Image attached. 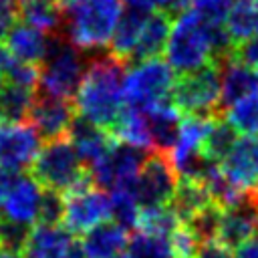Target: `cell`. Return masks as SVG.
Instances as JSON below:
<instances>
[{
    "mask_svg": "<svg viewBox=\"0 0 258 258\" xmlns=\"http://www.w3.org/2000/svg\"><path fill=\"white\" fill-rule=\"evenodd\" d=\"M234 44L224 26L206 24L194 10L183 12L171 24L165 44V60L177 75L194 73L210 62L232 56Z\"/></svg>",
    "mask_w": 258,
    "mask_h": 258,
    "instance_id": "obj_1",
    "label": "cell"
},
{
    "mask_svg": "<svg viewBox=\"0 0 258 258\" xmlns=\"http://www.w3.org/2000/svg\"><path fill=\"white\" fill-rule=\"evenodd\" d=\"M125 64L127 62L111 52L89 62L73 101L79 117L113 131L119 115L125 109Z\"/></svg>",
    "mask_w": 258,
    "mask_h": 258,
    "instance_id": "obj_2",
    "label": "cell"
},
{
    "mask_svg": "<svg viewBox=\"0 0 258 258\" xmlns=\"http://www.w3.org/2000/svg\"><path fill=\"white\" fill-rule=\"evenodd\" d=\"M123 8V0L79 2L73 10H69L67 38L81 50H99L109 46Z\"/></svg>",
    "mask_w": 258,
    "mask_h": 258,
    "instance_id": "obj_3",
    "label": "cell"
},
{
    "mask_svg": "<svg viewBox=\"0 0 258 258\" xmlns=\"http://www.w3.org/2000/svg\"><path fill=\"white\" fill-rule=\"evenodd\" d=\"M30 169L44 189H52L62 196L85 183H91L89 169L79 157L69 137L48 141L40 149Z\"/></svg>",
    "mask_w": 258,
    "mask_h": 258,
    "instance_id": "obj_4",
    "label": "cell"
},
{
    "mask_svg": "<svg viewBox=\"0 0 258 258\" xmlns=\"http://www.w3.org/2000/svg\"><path fill=\"white\" fill-rule=\"evenodd\" d=\"M87 62L83 50L77 48L67 36H50L48 50L40 62V89L44 95L71 99L75 97L85 73Z\"/></svg>",
    "mask_w": 258,
    "mask_h": 258,
    "instance_id": "obj_5",
    "label": "cell"
},
{
    "mask_svg": "<svg viewBox=\"0 0 258 258\" xmlns=\"http://www.w3.org/2000/svg\"><path fill=\"white\" fill-rule=\"evenodd\" d=\"M175 87V71L161 58H147L133 62L125 73V107L153 109L171 99Z\"/></svg>",
    "mask_w": 258,
    "mask_h": 258,
    "instance_id": "obj_6",
    "label": "cell"
},
{
    "mask_svg": "<svg viewBox=\"0 0 258 258\" xmlns=\"http://www.w3.org/2000/svg\"><path fill=\"white\" fill-rule=\"evenodd\" d=\"M171 103L183 115H218L222 111V64L210 62L175 81Z\"/></svg>",
    "mask_w": 258,
    "mask_h": 258,
    "instance_id": "obj_7",
    "label": "cell"
},
{
    "mask_svg": "<svg viewBox=\"0 0 258 258\" xmlns=\"http://www.w3.org/2000/svg\"><path fill=\"white\" fill-rule=\"evenodd\" d=\"M111 218H113L111 196L103 187H97L93 181L64 196L62 226L71 234L85 236L89 230L109 222Z\"/></svg>",
    "mask_w": 258,
    "mask_h": 258,
    "instance_id": "obj_8",
    "label": "cell"
},
{
    "mask_svg": "<svg viewBox=\"0 0 258 258\" xmlns=\"http://www.w3.org/2000/svg\"><path fill=\"white\" fill-rule=\"evenodd\" d=\"M145 159H147L145 151L133 145H127L123 141H115V145L107 151V155L87 169H89L91 181L97 187L111 191L115 187L135 183Z\"/></svg>",
    "mask_w": 258,
    "mask_h": 258,
    "instance_id": "obj_9",
    "label": "cell"
},
{
    "mask_svg": "<svg viewBox=\"0 0 258 258\" xmlns=\"http://www.w3.org/2000/svg\"><path fill=\"white\" fill-rule=\"evenodd\" d=\"M42 196H44V187L38 183V179L32 173L30 175L8 173L0 218L24 228L36 226L40 218Z\"/></svg>",
    "mask_w": 258,
    "mask_h": 258,
    "instance_id": "obj_10",
    "label": "cell"
},
{
    "mask_svg": "<svg viewBox=\"0 0 258 258\" xmlns=\"http://www.w3.org/2000/svg\"><path fill=\"white\" fill-rule=\"evenodd\" d=\"M179 177L165 153L153 151L147 155L135 183V196L141 204V208L147 206H171L175 189H177Z\"/></svg>",
    "mask_w": 258,
    "mask_h": 258,
    "instance_id": "obj_11",
    "label": "cell"
},
{
    "mask_svg": "<svg viewBox=\"0 0 258 258\" xmlns=\"http://www.w3.org/2000/svg\"><path fill=\"white\" fill-rule=\"evenodd\" d=\"M40 133L30 123L0 121V169L6 173H22L32 167L40 153Z\"/></svg>",
    "mask_w": 258,
    "mask_h": 258,
    "instance_id": "obj_12",
    "label": "cell"
},
{
    "mask_svg": "<svg viewBox=\"0 0 258 258\" xmlns=\"http://www.w3.org/2000/svg\"><path fill=\"white\" fill-rule=\"evenodd\" d=\"M22 254L24 258H85L81 242H77L75 234L60 224L32 226Z\"/></svg>",
    "mask_w": 258,
    "mask_h": 258,
    "instance_id": "obj_13",
    "label": "cell"
},
{
    "mask_svg": "<svg viewBox=\"0 0 258 258\" xmlns=\"http://www.w3.org/2000/svg\"><path fill=\"white\" fill-rule=\"evenodd\" d=\"M220 169L236 187L254 194L258 189V135H240Z\"/></svg>",
    "mask_w": 258,
    "mask_h": 258,
    "instance_id": "obj_14",
    "label": "cell"
},
{
    "mask_svg": "<svg viewBox=\"0 0 258 258\" xmlns=\"http://www.w3.org/2000/svg\"><path fill=\"white\" fill-rule=\"evenodd\" d=\"M75 115H77L75 103H71L69 99H60V97L42 93L34 99L28 119L34 125V129L40 133V137L52 141V139H60V137L69 135V131L77 119Z\"/></svg>",
    "mask_w": 258,
    "mask_h": 258,
    "instance_id": "obj_15",
    "label": "cell"
},
{
    "mask_svg": "<svg viewBox=\"0 0 258 258\" xmlns=\"http://www.w3.org/2000/svg\"><path fill=\"white\" fill-rule=\"evenodd\" d=\"M258 236V206L248 196L240 206L224 210L220 218V228L216 242L224 244L230 250H236L240 244Z\"/></svg>",
    "mask_w": 258,
    "mask_h": 258,
    "instance_id": "obj_16",
    "label": "cell"
},
{
    "mask_svg": "<svg viewBox=\"0 0 258 258\" xmlns=\"http://www.w3.org/2000/svg\"><path fill=\"white\" fill-rule=\"evenodd\" d=\"M73 143V147L77 149L79 157L83 159V163L87 167H91L93 163H97L101 157L107 155V151L115 145V135L99 125H93L91 121L77 117L69 135H67Z\"/></svg>",
    "mask_w": 258,
    "mask_h": 258,
    "instance_id": "obj_17",
    "label": "cell"
},
{
    "mask_svg": "<svg viewBox=\"0 0 258 258\" xmlns=\"http://www.w3.org/2000/svg\"><path fill=\"white\" fill-rule=\"evenodd\" d=\"M129 238L127 228L109 220L89 230L81 238V248L85 258H121L127 252Z\"/></svg>",
    "mask_w": 258,
    "mask_h": 258,
    "instance_id": "obj_18",
    "label": "cell"
},
{
    "mask_svg": "<svg viewBox=\"0 0 258 258\" xmlns=\"http://www.w3.org/2000/svg\"><path fill=\"white\" fill-rule=\"evenodd\" d=\"M4 42H6L4 46L8 48L12 58L26 60V62H32V64H40L46 56L50 36H46L42 30L30 26V24L18 20L10 28V32L6 34Z\"/></svg>",
    "mask_w": 258,
    "mask_h": 258,
    "instance_id": "obj_19",
    "label": "cell"
},
{
    "mask_svg": "<svg viewBox=\"0 0 258 258\" xmlns=\"http://www.w3.org/2000/svg\"><path fill=\"white\" fill-rule=\"evenodd\" d=\"M220 64H222V111H224L238 99L258 91V69L242 62L236 56H228Z\"/></svg>",
    "mask_w": 258,
    "mask_h": 258,
    "instance_id": "obj_20",
    "label": "cell"
},
{
    "mask_svg": "<svg viewBox=\"0 0 258 258\" xmlns=\"http://www.w3.org/2000/svg\"><path fill=\"white\" fill-rule=\"evenodd\" d=\"M149 14L151 12L131 8V6L123 8V14L119 18V24H117L115 34H113L111 44H109V52L113 56L121 58L123 62H133L135 48H137L139 36L143 32V26H145V20Z\"/></svg>",
    "mask_w": 258,
    "mask_h": 258,
    "instance_id": "obj_21",
    "label": "cell"
},
{
    "mask_svg": "<svg viewBox=\"0 0 258 258\" xmlns=\"http://www.w3.org/2000/svg\"><path fill=\"white\" fill-rule=\"evenodd\" d=\"M147 117H149V127H151L153 151L167 153L177 139L183 113L171 101H165L153 109H147Z\"/></svg>",
    "mask_w": 258,
    "mask_h": 258,
    "instance_id": "obj_22",
    "label": "cell"
},
{
    "mask_svg": "<svg viewBox=\"0 0 258 258\" xmlns=\"http://www.w3.org/2000/svg\"><path fill=\"white\" fill-rule=\"evenodd\" d=\"M111 133L115 135L117 141L133 145L145 153H153V139H151V127H149L147 111L125 107Z\"/></svg>",
    "mask_w": 258,
    "mask_h": 258,
    "instance_id": "obj_23",
    "label": "cell"
},
{
    "mask_svg": "<svg viewBox=\"0 0 258 258\" xmlns=\"http://www.w3.org/2000/svg\"><path fill=\"white\" fill-rule=\"evenodd\" d=\"M171 32V20L163 12H151L145 20L143 32L139 36L133 62L147 60V58H159V54L165 50L167 38Z\"/></svg>",
    "mask_w": 258,
    "mask_h": 258,
    "instance_id": "obj_24",
    "label": "cell"
},
{
    "mask_svg": "<svg viewBox=\"0 0 258 258\" xmlns=\"http://www.w3.org/2000/svg\"><path fill=\"white\" fill-rule=\"evenodd\" d=\"M212 194L204 179H179L175 196H173V210L181 218V222L189 220L194 214L202 212L204 208L212 206Z\"/></svg>",
    "mask_w": 258,
    "mask_h": 258,
    "instance_id": "obj_25",
    "label": "cell"
},
{
    "mask_svg": "<svg viewBox=\"0 0 258 258\" xmlns=\"http://www.w3.org/2000/svg\"><path fill=\"white\" fill-rule=\"evenodd\" d=\"M224 28L234 44V50L258 32V10L252 0H234V6L224 22ZM234 54V52H232Z\"/></svg>",
    "mask_w": 258,
    "mask_h": 258,
    "instance_id": "obj_26",
    "label": "cell"
},
{
    "mask_svg": "<svg viewBox=\"0 0 258 258\" xmlns=\"http://www.w3.org/2000/svg\"><path fill=\"white\" fill-rule=\"evenodd\" d=\"M62 12L56 0H20V20L44 34H54L60 28Z\"/></svg>",
    "mask_w": 258,
    "mask_h": 258,
    "instance_id": "obj_27",
    "label": "cell"
},
{
    "mask_svg": "<svg viewBox=\"0 0 258 258\" xmlns=\"http://www.w3.org/2000/svg\"><path fill=\"white\" fill-rule=\"evenodd\" d=\"M34 99L36 95L32 89L4 83L0 91V121L22 123L26 117H30Z\"/></svg>",
    "mask_w": 258,
    "mask_h": 258,
    "instance_id": "obj_28",
    "label": "cell"
},
{
    "mask_svg": "<svg viewBox=\"0 0 258 258\" xmlns=\"http://www.w3.org/2000/svg\"><path fill=\"white\" fill-rule=\"evenodd\" d=\"M181 224V218L173 210V206H147L139 210L137 226L135 230L153 234V236H163L169 238L177 226Z\"/></svg>",
    "mask_w": 258,
    "mask_h": 258,
    "instance_id": "obj_29",
    "label": "cell"
},
{
    "mask_svg": "<svg viewBox=\"0 0 258 258\" xmlns=\"http://www.w3.org/2000/svg\"><path fill=\"white\" fill-rule=\"evenodd\" d=\"M240 135H258V91L238 99L220 113Z\"/></svg>",
    "mask_w": 258,
    "mask_h": 258,
    "instance_id": "obj_30",
    "label": "cell"
},
{
    "mask_svg": "<svg viewBox=\"0 0 258 258\" xmlns=\"http://www.w3.org/2000/svg\"><path fill=\"white\" fill-rule=\"evenodd\" d=\"M238 135L236 129L218 113L212 121V127L208 131L206 143H204V155L212 161V163H222L224 157L228 155V151L232 149V145L236 143Z\"/></svg>",
    "mask_w": 258,
    "mask_h": 258,
    "instance_id": "obj_31",
    "label": "cell"
},
{
    "mask_svg": "<svg viewBox=\"0 0 258 258\" xmlns=\"http://www.w3.org/2000/svg\"><path fill=\"white\" fill-rule=\"evenodd\" d=\"M125 258H173L169 238L145 232H133L127 244Z\"/></svg>",
    "mask_w": 258,
    "mask_h": 258,
    "instance_id": "obj_32",
    "label": "cell"
},
{
    "mask_svg": "<svg viewBox=\"0 0 258 258\" xmlns=\"http://www.w3.org/2000/svg\"><path fill=\"white\" fill-rule=\"evenodd\" d=\"M111 208H113V220L117 224H121L123 228H135L137 226V218H139V210L141 204L135 196L133 183L131 185H121L111 189Z\"/></svg>",
    "mask_w": 258,
    "mask_h": 258,
    "instance_id": "obj_33",
    "label": "cell"
},
{
    "mask_svg": "<svg viewBox=\"0 0 258 258\" xmlns=\"http://www.w3.org/2000/svg\"><path fill=\"white\" fill-rule=\"evenodd\" d=\"M2 73H4L6 83L18 85V87H26V89L34 91L40 85V64H32V62L18 60V58L10 56V60L6 62Z\"/></svg>",
    "mask_w": 258,
    "mask_h": 258,
    "instance_id": "obj_34",
    "label": "cell"
},
{
    "mask_svg": "<svg viewBox=\"0 0 258 258\" xmlns=\"http://www.w3.org/2000/svg\"><path fill=\"white\" fill-rule=\"evenodd\" d=\"M169 246H171L173 258H196L204 244L198 238V234L187 224L181 222L177 230L169 236Z\"/></svg>",
    "mask_w": 258,
    "mask_h": 258,
    "instance_id": "obj_35",
    "label": "cell"
},
{
    "mask_svg": "<svg viewBox=\"0 0 258 258\" xmlns=\"http://www.w3.org/2000/svg\"><path fill=\"white\" fill-rule=\"evenodd\" d=\"M232 6L234 0H191L189 10H194L210 26H224Z\"/></svg>",
    "mask_w": 258,
    "mask_h": 258,
    "instance_id": "obj_36",
    "label": "cell"
},
{
    "mask_svg": "<svg viewBox=\"0 0 258 258\" xmlns=\"http://www.w3.org/2000/svg\"><path fill=\"white\" fill-rule=\"evenodd\" d=\"M62 216H64V196L52 189H44L38 224H62Z\"/></svg>",
    "mask_w": 258,
    "mask_h": 258,
    "instance_id": "obj_37",
    "label": "cell"
},
{
    "mask_svg": "<svg viewBox=\"0 0 258 258\" xmlns=\"http://www.w3.org/2000/svg\"><path fill=\"white\" fill-rule=\"evenodd\" d=\"M20 18V0H0V40L6 38L10 28Z\"/></svg>",
    "mask_w": 258,
    "mask_h": 258,
    "instance_id": "obj_38",
    "label": "cell"
},
{
    "mask_svg": "<svg viewBox=\"0 0 258 258\" xmlns=\"http://www.w3.org/2000/svg\"><path fill=\"white\" fill-rule=\"evenodd\" d=\"M232 56H236V58H240L242 62H246V64H250V67H254V69H258V32H256L250 40H246L244 44H240V46L234 50Z\"/></svg>",
    "mask_w": 258,
    "mask_h": 258,
    "instance_id": "obj_39",
    "label": "cell"
},
{
    "mask_svg": "<svg viewBox=\"0 0 258 258\" xmlns=\"http://www.w3.org/2000/svg\"><path fill=\"white\" fill-rule=\"evenodd\" d=\"M198 258H234V254H232V250L226 248L224 244L212 240V242H206V244L202 246Z\"/></svg>",
    "mask_w": 258,
    "mask_h": 258,
    "instance_id": "obj_40",
    "label": "cell"
},
{
    "mask_svg": "<svg viewBox=\"0 0 258 258\" xmlns=\"http://www.w3.org/2000/svg\"><path fill=\"white\" fill-rule=\"evenodd\" d=\"M234 258H258V236L240 244L234 250Z\"/></svg>",
    "mask_w": 258,
    "mask_h": 258,
    "instance_id": "obj_41",
    "label": "cell"
},
{
    "mask_svg": "<svg viewBox=\"0 0 258 258\" xmlns=\"http://www.w3.org/2000/svg\"><path fill=\"white\" fill-rule=\"evenodd\" d=\"M79 2H83V0H56V4H58V6H60V8L64 10V12L73 10V8H75V6L79 4Z\"/></svg>",
    "mask_w": 258,
    "mask_h": 258,
    "instance_id": "obj_42",
    "label": "cell"
},
{
    "mask_svg": "<svg viewBox=\"0 0 258 258\" xmlns=\"http://www.w3.org/2000/svg\"><path fill=\"white\" fill-rule=\"evenodd\" d=\"M10 60V52H8V48L6 46H2L0 44V71H4V67H6V62Z\"/></svg>",
    "mask_w": 258,
    "mask_h": 258,
    "instance_id": "obj_43",
    "label": "cell"
},
{
    "mask_svg": "<svg viewBox=\"0 0 258 258\" xmlns=\"http://www.w3.org/2000/svg\"><path fill=\"white\" fill-rule=\"evenodd\" d=\"M6 179H8V173L2 171L0 173V208H2V200H4V189H6Z\"/></svg>",
    "mask_w": 258,
    "mask_h": 258,
    "instance_id": "obj_44",
    "label": "cell"
},
{
    "mask_svg": "<svg viewBox=\"0 0 258 258\" xmlns=\"http://www.w3.org/2000/svg\"><path fill=\"white\" fill-rule=\"evenodd\" d=\"M0 258H24V254L22 252H14V250H2Z\"/></svg>",
    "mask_w": 258,
    "mask_h": 258,
    "instance_id": "obj_45",
    "label": "cell"
},
{
    "mask_svg": "<svg viewBox=\"0 0 258 258\" xmlns=\"http://www.w3.org/2000/svg\"><path fill=\"white\" fill-rule=\"evenodd\" d=\"M4 83H6V79H4V73L0 71V91H2V87H4Z\"/></svg>",
    "mask_w": 258,
    "mask_h": 258,
    "instance_id": "obj_46",
    "label": "cell"
},
{
    "mask_svg": "<svg viewBox=\"0 0 258 258\" xmlns=\"http://www.w3.org/2000/svg\"><path fill=\"white\" fill-rule=\"evenodd\" d=\"M250 196H252V200H254V202H256V206H258V189H256L254 194H250Z\"/></svg>",
    "mask_w": 258,
    "mask_h": 258,
    "instance_id": "obj_47",
    "label": "cell"
},
{
    "mask_svg": "<svg viewBox=\"0 0 258 258\" xmlns=\"http://www.w3.org/2000/svg\"><path fill=\"white\" fill-rule=\"evenodd\" d=\"M254 2V6H256V10H258V0H252Z\"/></svg>",
    "mask_w": 258,
    "mask_h": 258,
    "instance_id": "obj_48",
    "label": "cell"
},
{
    "mask_svg": "<svg viewBox=\"0 0 258 258\" xmlns=\"http://www.w3.org/2000/svg\"><path fill=\"white\" fill-rule=\"evenodd\" d=\"M0 256H2V246H0Z\"/></svg>",
    "mask_w": 258,
    "mask_h": 258,
    "instance_id": "obj_49",
    "label": "cell"
},
{
    "mask_svg": "<svg viewBox=\"0 0 258 258\" xmlns=\"http://www.w3.org/2000/svg\"><path fill=\"white\" fill-rule=\"evenodd\" d=\"M0 173H2V169H0Z\"/></svg>",
    "mask_w": 258,
    "mask_h": 258,
    "instance_id": "obj_50",
    "label": "cell"
},
{
    "mask_svg": "<svg viewBox=\"0 0 258 258\" xmlns=\"http://www.w3.org/2000/svg\"><path fill=\"white\" fill-rule=\"evenodd\" d=\"M121 258H125V256H121Z\"/></svg>",
    "mask_w": 258,
    "mask_h": 258,
    "instance_id": "obj_51",
    "label": "cell"
}]
</instances>
